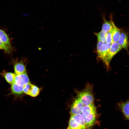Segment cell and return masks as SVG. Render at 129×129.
I'll use <instances>...</instances> for the list:
<instances>
[{
	"mask_svg": "<svg viewBox=\"0 0 129 129\" xmlns=\"http://www.w3.org/2000/svg\"><path fill=\"white\" fill-rule=\"evenodd\" d=\"M107 32L101 30L98 33H96L95 34L97 37L98 41H101L104 43L106 42Z\"/></svg>",
	"mask_w": 129,
	"mask_h": 129,
	"instance_id": "cell-19",
	"label": "cell"
},
{
	"mask_svg": "<svg viewBox=\"0 0 129 129\" xmlns=\"http://www.w3.org/2000/svg\"><path fill=\"white\" fill-rule=\"evenodd\" d=\"M0 49L3 50L5 53L9 54L11 50L4 44L0 39Z\"/></svg>",
	"mask_w": 129,
	"mask_h": 129,
	"instance_id": "cell-21",
	"label": "cell"
},
{
	"mask_svg": "<svg viewBox=\"0 0 129 129\" xmlns=\"http://www.w3.org/2000/svg\"><path fill=\"white\" fill-rule=\"evenodd\" d=\"M0 39L11 50L12 47L9 38L5 32L0 29Z\"/></svg>",
	"mask_w": 129,
	"mask_h": 129,
	"instance_id": "cell-12",
	"label": "cell"
},
{
	"mask_svg": "<svg viewBox=\"0 0 129 129\" xmlns=\"http://www.w3.org/2000/svg\"><path fill=\"white\" fill-rule=\"evenodd\" d=\"M75 120L86 129L84 116L81 113L72 115Z\"/></svg>",
	"mask_w": 129,
	"mask_h": 129,
	"instance_id": "cell-18",
	"label": "cell"
},
{
	"mask_svg": "<svg viewBox=\"0 0 129 129\" xmlns=\"http://www.w3.org/2000/svg\"><path fill=\"white\" fill-rule=\"evenodd\" d=\"M121 32L120 30L114 24L113 32V42H118L119 39Z\"/></svg>",
	"mask_w": 129,
	"mask_h": 129,
	"instance_id": "cell-17",
	"label": "cell"
},
{
	"mask_svg": "<svg viewBox=\"0 0 129 129\" xmlns=\"http://www.w3.org/2000/svg\"><path fill=\"white\" fill-rule=\"evenodd\" d=\"M102 17L103 21L102 30L106 32L111 30L113 27L114 24L113 20L112 15L111 14L110 16V20L107 21L105 18V13H103L102 15Z\"/></svg>",
	"mask_w": 129,
	"mask_h": 129,
	"instance_id": "cell-7",
	"label": "cell"
},
{
	"mask_svg": "<svg viewBox=\"0 0 129 129\" xmlns=\"http://www.w3.org/2000/svg\"><path fill=\"white\" fill-rule=\"evenodd\" d=\"M96 112L84 116L86 129H91L96 120Z\"/></svg>",
	"mask_w": 129,
	"mask_h": 129,
	"instance_id": "cell-6",
	"label": "cell"
},
{
	"mask_svg": "<svg viewBox=\"0 0 129 129\" xmlns=\"http://www.w3.org/2000/svg\"><path fill=\"white\" fill-rule=\"evenodd\" d=\"M40 90L37 86L30 82L23 86V92L26 94L33 97L37 96L39 94Z\"/></svg>",
	"mask_w": 129,
	"mask_h": 129,
	"instance_id": "cell-3",
	"label": "cell"
},
{
	"mask_svg": "<svg viewBox=\"0 0 129 129\" xmlns=\"http://www.w3.org/2000/svg\"><path fill=\"white\" fill-rule=\"evenodd\" d=\"M122 48L117 42H113L111 44L108 52L103 61L105 63L107 70L109 69L110 63L112 58Z\"/></svg>",
	"mask_w": 129,
	"mask_h": 129,
	"instance_id": "cell-2",
	"label": "cell"
},
{
	"mask_svg": "<svg viewBox=\"0 0 129 129\" xmlns=\"http://www.w3.org/2000/svg\"><path fill=\"white\" fill-rule=\"evenodd\" d=\"M118 43L122 48L128 49L129 43L128 35L126 32L121 31L120 37Z\"/></svg>",
	"mask_w": 129,
	"mask_h": 129,
	"instance_id": "cell-10",
	"label": "cell"
},
{
	"mask_svg": "<svg viewBox=\"0 0 129 129\" xmlns=\"http://www.w3.org/2000/svg\"><path fill=\"white\" fill-rule=\"evenodd\" d=\"M84 106L78 98L75 99L71 107L70 112V115L81 113Z\"/></svg>",
	"mask_w": 129,
	"mask_h": 129,
	"instance_id": "cell-5",
	"label": "cell"
},
{
	"mask_svg": "<svg viewBox=\"0 0 129 129\" xmlns=\"http://www.w3.org/2000/svg\"><path fill=\"white\" fill-rule=\"evenodd\" d=\"M92 85L87 84L84 90L77 92V98L84 106L93 104L94 98L92 93Z\"/></svg>",
	"mask_w": 129,
	"mask_h": 129,
	"instance_id": "cell-1",
	"label": "cell"
},
{
	"mask_svg": "<svg viewBox=\"0 0 129 129\" xmlns=\"http://www.w3.org/2000/svg\"><path fill=\"white\" fill-rule=\"evenodd\" d=\"M11 85V92L13 94L16 95H20L23 92L24 86L20 85L15 82Z\"/></svg>",
	"mask_w": 129,
	"mask_h": 129,
	"instance_id": "cell-14",
	"label": "cell"
},
{
	"mask_svg": "<svg viewBox=\"0 0 129 129\" xmlns=\"http://www.w3.org/2000/svg\"><path fill=\"white\" fill-rule=\"evenodd\" d=\"M111 44L105 42L103 44L102 48L100 58L103 61L108 52Z\"/></svg>",
	"mask_w": 129,
	"mask_h": 129,
	"instance_id": "cell-16",
	"label": "cell"
},
{
	"mask_svg": "<svg viewBox=\"0 0 129 129\" xmlns=\"http://www.w3.org/2000/svg\"><path fill=\"white\" fill-rule=\"evenodd\" d=\"M96 112V107L94 104H93L84 106L82 110L81 113L84 116H86Z\"/></svg>",
	"mask_w": 129,
	"mask_h": 129,
	"instance_id": "cell-15",
	"label": "cell"
},
{
	"mask_svg": "<svg viewBox=\"0 0 129 129\" xmlns=\"http://www.w3.org/2000/svg\"><path fill=\"white\" fill-rule=\"evenodd\" d=\"M30 80L27 72L16 75L15 81L17 84L22 86L30 82Z\"/></svg>",
	"mask_w": 129,
	"mask_h": 129,
	"instance_id": "cell-8",
	"label": "cell"
},
{
	"mask_svg": "<svg viewBox=\"0 0 129 129\" xmlns=\"http://www.w3.org/2000/svg\"><path fill=\"white\" fill-rule=\"evenodd\" d=\"M65 129H86L78 123L76 121L72 115L69 120L67 127Z\"/></svg>",
	"mask_w": 129,
	"mask_h": 129,
	"instance_id": "cell-11",
	"label": "cell"
},
{
	"mask_svg": "<svg viewBox=\"0 0 129 129\" xmlns=\"http://www.w3.org/2000/svg\"><path fill=\"white\" fill-rule=\"evenodd\" d=\"M118 105L126 118L129 120V98L126 101L119 102Z\"/></svg>",
	"mask_w": 129,
	"mask_h": 129,
	"instance_id": "cell-9",
	"label": "cell"
},
{
	"mask_svg": "<svg viewBox=\"0 0 129 129\" xmlns=\"http://www.w3.org/2000/svg\"><path fill=\"white\" fill-rule=\"evenodd\" d=\"M12 62L15 73L16 75L26 72V65L23 60L14 59L13 60Z\"/></svg>",
	"mask_w": 129,
	"mask_h": 129,
	"instance_id": "cell-4",
	"label": "cell"
},
{
	"mask_svg": "<svg viewBox=\"0 0 129 129\" xmlns=\"http://www.w3.org/2000/svg\"><path fill=\"white\" fill-rule=\"evenodd\" d=\"M104 43L101 41H98L97 45V50L98 56L100 58L101 53L102 46Z\"/></svg>",
	"mask_w": 129,
	"mask_h": 129,
	"instance_id": "cell-22",
	"label": "cell"
},
{
	"mask_svg": "<svg viewBox=\"0 0 129 129\" xmlns=\"http://www.w3.org/2000/svg\"><path fill=\"white\" fill-rule=\"evenodd\" d=\"M1 75L9 84H12L15 82L16 76L15 73L8 72L4 70L1 73Z\"/></svg>",
	"mask_w": 129,
	"mask_h": 129,
	"instance_id": "cell-13",
	"label": "cell"
},
{
	"mask_svg": "<svg viewBox=\"0 0 129 129\" xmlns=\"http://www.w3.org/2000/svg\"><path fill=\"white\" fill-rule=\"evenodd\" d=\"M113 27L107 32L106 42L108 43L111 44L113 42Z\"/></svg>",
	"mask_w": 129,
	"mask_h": 129,
	"instance_id": "cell-20",
	"label": "cell"
}]
</instances>
